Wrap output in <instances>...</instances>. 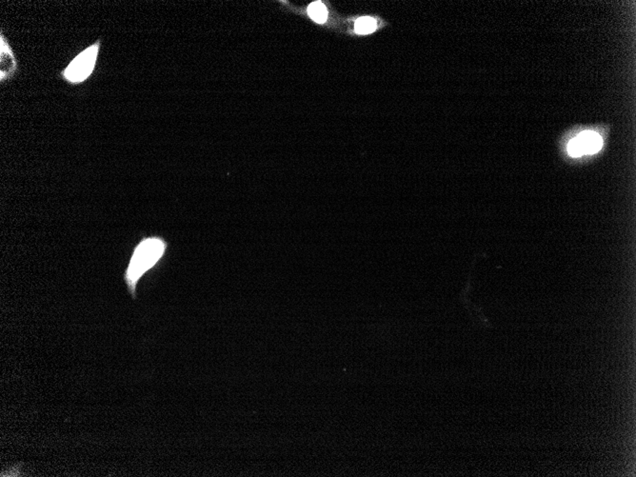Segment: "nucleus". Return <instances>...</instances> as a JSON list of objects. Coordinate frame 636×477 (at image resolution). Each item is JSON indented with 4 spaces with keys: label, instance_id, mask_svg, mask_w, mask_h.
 Returning a JSON list of instances; mask_svg holds the SVG:
<instances>
[{
    "label": "nucleus",
    "instance_id": "1",
    "mask_svg": "<svg viewBox=\"0 0 636 477\" xmlns=\"http://www.w3.org/2000/svg\"><path fill=\"white\" fill-rule=\"evenodd\" d=\"M167 244L159 237L143 239L137 247L124 273V281L130 295L137 298V287L141 277L153 269L163 257Z\"/></svg>",
    "mask_w": 636,
    "mask_h": 477
},
{
    "label": "nucleus",
    "instance_id": "2",
    "mask_svg": "<svg viewBox=\"0 0 636 477\" xmlns=\"http://www.w3.org/2000/svg\"><path fill=\"white\" fill-rule=\"evenodd\" d=\"M100 47L101 41H97L74 57L61 72L64 81L70 84H81L86 81L94 73Z\"/></svg>",
    "mask_w": 636,
    "mask_h": 477
},
{
    "label": "nucleus",
    "instance_id": "3",
    "mask_svg": "<svg viewBox=\"0 0 636 477\" xmlns=\"http://www.w3.org/2000/svg\"><path fill=\"white\" fill-rule=\"evenodd\" d=\"M602 145L603 140L600 135L593 132H584L569 143L568 150L571 156L579 157L583 154L597 153Z\"/></svg>",
    "mask_w": 636,
    "mask_h": 477
},
{
    "label": "nucleus",
    "instance_id": "4",
    "mask_svg": "<svg viewBox=\"0 0 636 477\" xmlns=\"http://www.w3.org/2000/svg\"><path fill=\"white\" fill-rule=\"evenodd\" d=\"M18 70L14 51L8 43L4 34H0V81H9Z\"/></svg>",
    "mask_w": 636,
    "mask_h": 477
},
{
    "label": "nucleus",
    "instance_id": "5",
    "mask_svg": "<svg viewBox=\"0 0 636 477\" xmlns=\"http://www.w3.org/2000/svg\"><path fill=\"white\" fill-rule=\"evenodd\" d=\"M308 11L310 17L316 22H325L328 13H327L326 7L321 2H313V4L310 5Z\"/></svg>",
    "mask_w": 636,
    "mask_h": 477
},
{
    "label": "nucleus",
    "instance_id": "6",
    "mask_svg": "<svg viewBox=\"0 0 636 477\" xmlns=\"http://www.w3.org/2000/svg\"><path fill=\"white\" fill-rule=\"evenodd\" d=\"M377 28V21L371 18H359L356 23V30L359 34H370Z\"/></svg>",
    "mask_w": 636,
    "mask_h": 477
}]
</instances>
